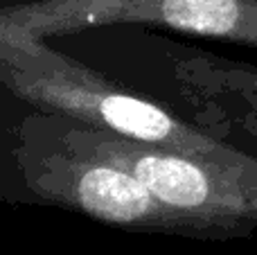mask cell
<instances>
[{
	"mask_svg": "<svg viewBox=\"0 0 257 255\" xmlns=\"http://www.w3.org/2000/svg\"><path fill=\"white\" fill-rule=\"evenodd\" d=\"M167 61L190 120L257 156V66L185 45H169Z\"/></svg>",
	"mask_w": 257,
	"mask_h": 255,
	"instance_id": "4",
	"label": "cell"
},
{
	"mask_svg": "<svg viewBox=\"0 0 257 255\" xmlns=\"http://www.w3.org/2000/svg\"><path fill=\"white\" fill-rule=\"evenodd\" d=\"M0 86L43 108L108 129L117 136L230 167L253 165L257 156L212 136L126 88L113 77L57 52L45 39L0 21Z\"/></svg>",
	"mask_w": 257,
	"mask_h": 255,
	"instance_id": "2",
	"label": "cell"
},
{
	"mask_svg": "<svg viewBox=\"0 0 257 255\" xmlns=\"http://www.w3.org/2000/svg\"><path fill=\"white\" fill-rule=\"evenodd\" d=\"M0 21L39 39L149 25L257 50V0H0Z\"/></svg>",
	"mask_w": 257,
	"mask_h": 255,
	"instance_id": "3",
	"label": "cell"
},
{
	"mask_svg": "<svg viewBox=\"0 0 257 255\" xmlns=\"http://www.w3.org/2000/svg\"><path fill=\"white\" fill-rule=\"evenodd\" d=\"M0 201L50 206L128 233L199 239L142 181L84 143L79 120L0 86Z\"/></svg>",
	"mask_w": 257,
	"mask_h": 255,
	"instance_id": "1",
	"label": "cell"
}]
</instances>
